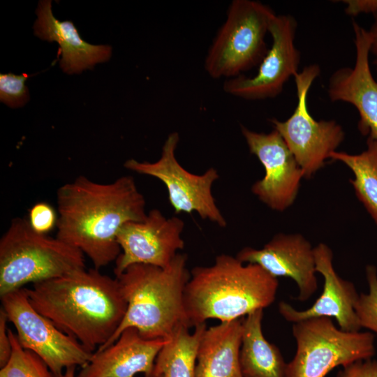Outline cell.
<instances>
[{"label":"cell","instance_id":"obj_7","mask_svg":"<svg viewBox=\"0 0 377 377\" xmlns=\"http://www.w3.org/2000/svg\"><path fill=\"white\" fill-rule=\"evenodd\" d=\"M297 350L288 363L286 377H325L337 367H346L375 355L370 332L338 329L332 318L316 317L293 323Z\"/></svg>","mask_w":377,"mask_h":377},{"label":"cell","instance_id":"obj_21","mask_svg":"<svg viewBox=\"0 0 377 377\" xmlns=\"http://www.w3.org/2000/svg\"><path fill=\"white\" fill-rule=\"evenodd\" d=\"M177 328L167 339L159 351L153 372L163 377H197L196 364L199 344L207 328L206 323Z\"/></svg>","mask_w":377,"mask_h":377},{"label":"cell","instance_id":"obj_26","mask_svg":"<svg viewBox=\"0 0 377 377\" xmlns=\"http://www.w3.org/2000/svg\"><path fill=\"white\" fill-rule=\"evenodd\" d=\"M28 221L36 232L47 235L57 226V214L50 204L40 202L29 209Z\"/></svg>","mask_w":377,"mask_h":377},{"label":"cell","instance_id":"obj_9","mask_svg":"<svg viewBox=\"0 0 377 377\" xmlns=\"http://www.w3.org/2000/svg\"><path fill=\"white\" fill-rule=\"evenodd\" d=\"M1 308L16 330L23 348L38 355L54 375L71 367H84L93 353L57 328L29 302L25 289L1 296Z\"/></svg>","mask_w":377,"mask_h":377},{"label":"cell","instance_id":"obj_28","mask_svg":"<svg viewBox=\"0 0 377 377\" xmlns=\"http://www.w3.org/2000/svg\"><path fill=\"white\" fill-rule=\"evenodd\" d=\"M8 317L1 307L0 309V367H3L9 360L12 353L11 342L7 324Z\"/></svg>","mask_w":377,"mask_h":377},{"label":"cell","instance_id":"obj_8","mask_svg":"<svg viewBox=\"0 0 377 377\" xmlns=\"http://www.w3.org/2000/svg\"><path fill=\"white\" fill-rule=\"evenodd\" d=\"M320 73V66L313 64L295 75L297 101L293 114L285 121L269 120L302 169L304 178L311 177L323 167L345 138L341 126L335 120L318 121L309 111V91Z\"/></svg>","mask_w":377,"mask_h":377},{"label":"cell","instance_id":"obj_19","mask_svg":"<svg viewBox=\"0 0 377 377\" xmlns=\"http://www.w3.org/2000/svg\"><path fill=\"white\" fill-rule=\"evenodd\" d=\"M243 318L207 327L198 351L197 377H243L239 351Z\"/></svg>","mask_w":377,"mask_h":377},{"label":"cell","instance_id":"obj_3","mask_svg":"<svg viewBox=\"0 0 377 377\" xmlns=\"http://www.w3.org/2000/svg\"><path fill=\"white\" fill-rule=\"evenodd\" d=\"M279 281L256 264L244 265L236 256L221 254L210 266L191 272L184 306L191 327L208 319L221 322L242 318L275 300Z\"/></svg>","mask_w":377,"mask_h":377},{"label":"cell","instance_id":"obj_30","mask_svg":"<svg viewBox=\"0 0 377 377\" xmlns=\"http://www.w3.org/2000/svg\"><path fill=\"white\" fill-rule=\"evenodd\" d=\"M374 17V22L368 31L371 38L370 54L373 56V64L377 72V15Z\"/></svg>","mask_w":377,"mask_h":377},{"label":"cell","instance_id":"obj_18","mask_svg":"<svg viewBox=\"0 0 377 377\" xmlns=\"http://www.w3.org/2000/svg\"><path fill=\"white\" fill-rule=\"evenodd\" d=\"M36 13L34 34L42 40L59 44L58 56L61 55L59 66L65 73H80L110 59L112 47L84 40L73 22H61L54 17L50 0L40 1Z\"/></svg>","mask_w":377,"mask_h":377},{"label":"cell","instance_id":"obj_23","mask_svg":"<svg viewBox=\"0 0 377 377\" xmlns=\"http://www.w3.org/2000/svg\"><path fill=\"white\" fill-rule=\"evenodd\" d=\"M12 353L1 368L0 377H54L45 362L34 352L22 348L17 335L8 329Z\"/></svg>","mask_w":377,"mask_h":377},{"label":"cell","instance_id":"obj_11","mask_svg":"<svg viewBox=\"0 0 377 377\" xmlns=\"http://www.w3.org/2000/svg\"><path fill=\"white\" fill-rule=\"evenodd\" d=\"M297 29V20L292 15L275 14L269 27L272 45L257 73L252 77L242 75L227 79L224 91L249 101L279 96L288 80L299 73L301 54L295 43Z\"/></svg>","mask_w":377,"mask_h":377},{"label":"cell","instance_id":"obj_29","mask_svg":"<svg viewBox=\"0 0 377 377\" xmlns=\"http://www.w3.org/2000/svg\"><path fill=\"white\" fill-rule=\"evenodd\" d=\"M346 15L355 17L360 14L377 15V0H344Z\"/></svg>","mask_w":377,"mask_h":377},{"label":"cell","instance_id":"obj_1","mask_svg":"<svg viewBox=\"0 0 377 377\" xmlns=\"http://www.w3.org/2000/svg\"><path fill=\"white\" fill-rule=\"evenodd\" d=\"M57 204L56 237L87 255L97 269L121 253V228L147 214L145 198L129 175L107 184L80 175L58 188Z\"/></svg>","mask_w":377,"mask_h":377},{"label":"cell","instance_id":"obj_14","mask_svg":"<svg viewBox=\"0 0 377 377\" xmlns=\"http://www.w3.org/2000/svg\"><path fill=\"white\" fill-rule=\"evenodd\" d=\"M355 60L353 67L340 68L328 80L327 94L331 101L351 104L357 110V128L362 135L377 142V80L371 73L369 31L353 22Z\"/></svg>","mask_w":377,"mask_h":377},{"label":"cell","instance_id":"obj_32","mask_svg":"<svg viewBox=\"0 0 377 377\" xmlns=\"http://www.w3.org/2000/svg\"><path fill=\"white\" fill-rule=\"evenodd\" d=\"M143 377H163V376L161 374H157L153 372L152 374L149 375H144Z\"/></svg>","mask_w":377,"mask_h":377},{"label":"cell","instance_id":"obj_31","mask_svg":"<svg viewBox=\"0 0 377 377\" xmlns=\"http://www.w3.org/2000/svg\"><path fill=\"white\" fill-rule=\"evenodd\" d=\"M75 369V367H68L63 373L54 375V377H76Z\"/></svg>","mask_w":377,"mask_h":377},{"label":"cell","instance_id":"obj_2","mask_svg":"<svg viewBox=\"0 0 377 377\" xmlns=\"http://www.w3.org/2000/svg\"><path fill=\"white\" fill-rule=\"evenodd\" d=\"M32 306L94 353L116 332L127 302L117 278L82 269L24 288Z\"/></svg>","mask_w":377,"mask_h":377},{"label":"cell","instance_id":"obj_17","mask_svg":"<svg viewBox=\"0 0 377 377\" xmlns=\"http://www.w3.org/2000/svg\"><path fill=\"white\" fill-rule=\"evenodd\" d=\"M167 339H148L134 327L121 332L111 345L97 349L76 377H135L153 373L156 357Z\"/></svg>","mask_w":377,"mask_h":377},{"label":"cell","instance_id":"obj_25","mask_svg":"<svg viewBox=\"0 0 377 377\" xmlns=\"http://www.w3.org/2000/svg\"><path fill=\"white\" fill-rule=\"evenodd\" d=\"M29 75H15L11 73L0 74V100L10 108L24 105L29 99L25 85Z\"/></svg>","mask_w":377,"mask_h":377},{"label":"cell","instance_id":"obj_12","mask_svg":"<svg viewBox=\"0 0 377 377\" xmlns=\"http://www.w3.org/2000/svg\"><path fill=\"white\" fill-rule=\"evenodd\" d=\"M249 150L265 168L263 179L251 191L273 210L283 212L293 205L304 173L279 133H258L241 126Z\"/></svg>","mask_w":377,"mask_h":377},{"label":"cell","instance_id":"obj_5","mask_svg":"<svg viewBox=\"0 0 377 377\" xmlns=\"http://www.w3.org/2000/svg\"><path fill=\"white\" fill-rule=\"evenodd\" d=\"M82 252L13 219L0 239V295L85 268Z\"/></svg>","mask_w":377,"mask_h":377},{"label":"cell","instance_id":"obj_15","mask_svg":"<svg viewBox=\"0 0 377 377\" xmlns=\"http://www.w3.org/2000/svg\"><path fill=\"white\" fill-rule=\"evenodd\" d=\"M236 258L260 266L275 278L293 279L299 289L297 300H309L318 288L314 247L302 235H276L262 249L245 247Z\"/></svg>","mask_w":377,"mask_h":377},{"label":"cell","instance_id":"obj_13","mask_svg":"<svg viewBox=\"0 0 377 377\" xmlns=\"http://www.w3.org/2000/svg\"><path fill=\"white\" fill-rule=\"evenodd\" d=\"M184 228L183 220L166 218L157 209L149 211L144 220L125 223L117 237L121 253L115 260V276L135 264L168 267L184 246Z\"/></svg>","mask_w":377,"mask_h":377},{"label":"cell","instance_id":"obj_24","mask_svg":"<svg viewBox=\"0 0 377 377\" xmlns=\"http://www.w3.org/2000/svg\"><path fill=\"white\" fill-rule=\"evenodd\" d=\"M369 292L359 295L355 310L361 327L369 329L377 334V271L374 266L366 269Z\"/></svg>","mask_w":377,"mask_h":377},{"label":"cell","instance_id":"obj_22","mask_svg":"<svg viewBox=\"0 0 377 377\" xmlns=\"http://www.w3.org/2000/svg\"><path fill=\"white\" fill-rule=\"evenodd\" d=\"M330 159L342 162L352 171L350 182L355 195L377 225V142L367 138V149L361 153L336 151Z\"/></svg>","mask_w":377,"mask_h":377},{"label":"cell","instance_id":"obj_27","mask_svg":"<svg viewBox=\"0 0 377 377\" xmlns=\"http://www.w3.org/2000/svg\"><path fill=\"white\" fill-rule=\"evenodd\" d=\"M342 368L337 377H377L376 360H360Z\"/></svg>","mask_w":377,"mask_h":377},{"label":"cell","instance_id":"obj_20","mask_svg":"<svg viewBox=\"0 0 377 377\" xmlns=\"http://www.w3.org/2000/svg\"><path fill=\"white\" fill-rule=\"evenodd\" d=\"M263 309L243 318L239 364L243 377H286L287 364L279 348L269 342L262 330Z\"/></svg>","mask_w":377,"mask_h":377},{"label":"cell","instance_id":"obj_16","mask_svg":"<svg viewBox=\"0 0 377 377\" xmlns=\"http://www.w3.org/2000/svg\"><path fill=\"white\" fill-rule=\"evenodd\" d=\"M316 269L324 278L322 294L309 309L298 311L285 302L279 304V311L293 323L316 317L334 318L339 328L359 332L361 325L355 310L359 295L353 283L340 277L333 267V253L325 244L314 247Z\"/></svg>","mask_w":377,"mask_h":377},{"label":"cell","instance_id":"obj_10","mask_svg":"<svg viewBox=\"0 0 377 377\" xmlns=\"http://www.w3.org/2000/svg\"><path fill=\"white\" fill-rule=\"evenodd\" d=\"M179 141V133L172 132L167 137L158 160L151 163L131 158L124 166L161 181L168 190V200L175 213L196 212L202 219L226 227V221L212 191L214 182L219 177L217 170L210 168L202 175H195L184 169L175 156Z\"/></svg>","mask_w":377,"mask_h":377},{"label":"cell","instance_id":"obj_4","mask_svg":"<svg viewBox=\"0 0 377 377\" xmlns=\"http://www.w3.org/2000/svg\"><path fill=\"white\" fill-rule=\"evenodd\" d=\"M186 263L187 256L178 253L165 268L135 264L116 276L127 309L116 332L98 349L113 343L128 327L148 339H166L179 327H191L184 306L191 277Z\"/></svg>","mask_w":377,"mask_h":377},{"label":"cell","instance_id":"obj_6","mask_svg":"<svg viewBox=\"0 0 377 377\" xmlns=\"http://www.w3.org/2000/svg\"><path fill=\"white\" fill-rule=\"evenodd\" d=\"M276 13L253 0H234L205 59L212 78H233L259 66L268 51L265 36Z\"/></svg>","mask_w":377,"mask_h":377}]
</instances>
